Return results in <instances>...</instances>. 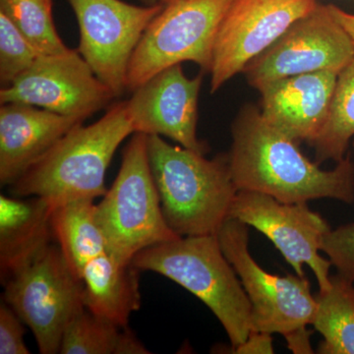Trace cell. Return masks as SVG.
I'll return each instance as SVG.
<instances>
[{"label":"cell","mask_w":354,"mask_h":354,"mask_svg":"<svg viewBox=\"0 0 354 354\" xmlns=\"http://www.w3.org/2000/svg\"><path fill=\"white\" fill-rule=\"evenodd\" d=\"M232 135L228 162L237 190L255 191L290 204L317 199L354 203V162L349 156L333 169H321L253 104L237 114Z\"/></svg>","instance_id":"obj_1"},{"label":"cell","mask_w":354,"mask_h":354,"mask_svg":"<svg viewBox=\"0 0 354 354\" xmlns=\"http://www.w3.org/2000/svg\"><path fill=\"white\" fill-rule=\"evenodd\" d=\"M288 348L293 353H312L311 344H310V332L307 328H302L286 335Z\"/></svg>","instance_id":"obj_28"},{"label":"cell","mask_w":354,"mask_h":354,"mask_svg":"<svg viewBox=\"0 0 354 354\" xmlns=\"http://www.w3.org/2000/svg\"><path fill=\"white\" fill-rule=\"evenodd\" d=\"M316 0H234L221 21L211 71L216 93L264 53L295 21L311 11Z\"/></svg>","instance_id":"obj_13"},{"label":"cell","mask_w":354,"mask_h":354,"mask_svg":"<svg viewBox=\"0 0 354 354\" xmlns=\"http://www.w3.org/2000/svg\"><path fill=\"white\" fill-rule=\"evenodd\" d=\"M321 251L337 274L354 283V223L330 230L324 236Z\"/></svg>","instance_id":"obj_25"},{"label":"cell","mask_w":354,"mask_h":354,"mask_svg":"<svg viewBox=\"0 0 354 354\" xmlns=\"http://www.w3.org/2000/svg\"><path fill=\"white\" fill-rule=\"evenodd\" d=\"M353 149H354V139L353 140Z\"/></svg>","instance_id":"obj_31"},{"label":"cell","mask_w":354,"mask_h":354,"mask_svg":"<svg viewBox=\"0 0 354 354\" xmlns=\"http://www.w3.org/2000/svg\"><path fill=\"white\" fill-rule=\"evenodd\" d=\"M80 30L78 51L114 97L127 88L130 60L164 4L138 6L122 0H67Z\"/></svg>","instance_id":"obj_10"},{"label":"cell","mask_w":354,"mask_h":354,"mask_svg":"<svg viewBox=\"0 0 354 354\" xmlns=\"http://www.w3.org/2000/svg\"><path fill=\"white\" fill-rule=\"evenodd\" d=\"M202 82V74L189 78L181 64H176L135 88L127 101L133 131L167 137L184 148L206 155L209 147L197 136Z\"/></svg>","instance_id":"obj_14"},{"label":"cell","mask_w":354,"mask_h":354,"mask_svg":"<svg viewBox=\"0 0 354 354\" xmlns=\"http://www.w3.org/2000/svg\"><path fill=\"white\" fill-rule=\"evenodd\" d=\"M6 304L32 330L39 353H59L72 318L86 308L82 279L50 243L2 283Z\"/></svg>","instance_id":"obj_7"},{"label":"cell","mask_w":354,"mask_h":354,"mask_svg":"<svg viewBox=\"0 0 354 354\" xmlns=\"http://www.w3.org/2000/svg\"><path fill=\"white\" fill-rule=\"evenodd\" d=\"M146 6H156V4H164L165 0H142Z\"/></svg>","instance_id":"obj_30"},{"label":"cell","mask_w":354,"mask_h":354,"mask_svg":"<svg viewBox=\"0 0 354 354\" xmlns=\"http://www.w3.org/2000/svg\"><path fill=\"white\" fill-rule=\"evenodd\" d=\"M330 7L335 19L339 21V24L346 30L354 44V14L346 12L335 6H330Z\"/></svg>","instance_id":"obj_29"},{"label":"cell","mask_w":354,"mask_h":354,"mask_svg":"<svg viewBox=\"0 0 354 354\" xmlns=\"http://www.w3.org/2000/svg\"><path fill=\"white\" fill-rule=\"evenodd\" d=\"M20 317L7 304L0 305V354H29Z\"/></svg>","instance_id":"obj_26"},{"label":"cell","mask_w":354,"mask_h":354,"mask_svg":"<svg viewBox=\"0 0 354 354\" xmlns=\"http://www.w3.org/2000/svg\"><path fill=\"white\" fill-rule=\"evenodd\" d=\"M106 251L132 263L140 251L178 239L167 225L148 152V135L133 133L120 171L95 209Z\"/></svg>","instance_id":"obj_5"},{"label":"cell","mask_w":354,"mask_h":354,"mask_svg":"<svg viewBox=\"0 0 354 354\" xmlns=\"http://www.w3.org/2000/svg\"><path fill=\"white\" fill-rule=\"evenodd\" d=\"M337 72L286 77L261 91L263 116L298 143L313 144L329 114Z\"/></svg>","instance_id":"obj_15"},{"label":"cell","mask_w":354,"mask_h":354,"mask_svg":"<svg viewBox=\"0 0 354 354\" xmlns=\"http://www.w3.org/2000/svg\"><path fill=\"white\" fill-rule=\"evenodd\" d=\"M234 1L165 0L133 53L127 90L132 92L158 72L184 62L209 73L218 28Z\"/></svg>","instance_id":"obj_6"},{"label":"cell","mask_w":354,"mask_h":354,"mask_svg":"<svg viewBox=\"0 0 354 354\" xmlns=\"http://www.w3.org/2000/svg\"><path fill=\"white\" fill-rule=\"evenodd\" d=\"M92 199L73 200L53 207L51 230L58 246L74 272H81L88 262L106 252V242L97 218Z\"/></svg>","instance_id":"obj_19"},{"label":"cell","mask_w":354,"mask_h":354,"mask_svg":"<svg viewBox=\"0 0 354 354\" xmlns=\"http://www.w3.org/2000/svg\"><path fill=\"white\" fill-rule=\"evenodd\" d=\"M39 50L0 11V83L7 87L36 62Z\"/></svg>","instance_id":"obj_24"},{"label":"cell","mask_w":354,"mask_h":354,"mask_svg":"<svg viewBox=\"0 0 354 354\" xmlns=\"http://www.w3.org/2000/svg\"><path fill=\"white\" fill-rule=\"evenodd\" d=\"M84 121L19 102L0 108V183L12 185L67 132Z\"/></svg>","instance_id":"obj_16"},{"label":"cell","mask_w":354,"mask_h":354,"mask_svg":"<svg viewBox=\"0 0 354 354\" xmlns=\"http://www.w3.org/2000/svg\"><path fill=\"white\" fill-rule=\"evenodd\" d=\"M230 218L245 223L267 236L299 277L304 266L315 274L320 291L330 286L332 263L321 255V243L330 227L307 203H283L255 191L239 190Z\"/></svg>","instance_id":"obj_11"},{"label":"cell","mask_w":354,"mask_h":354,"mask_svg":"<svg viewBox=\"0 0 354 354\" xmlns=\"http://www.w3.org/2000/svg\"><path fill=\"white\" fill-rule=\"evenodd\" d=\"M311 325L323 341L321 354H354V283L341 274L330 276V286L316 295Z\"/></svg>","instance_id":"obj_20"},{"label":"cell","mask_w":354,"mask_h":354,"mask_svg":"<svg viewBox=\"0 0 354 354\" xmlns=\"http://www.w3.org/2000/svg\"><path fill=\"white\" fill-rule=\"evenodd\" d=\"M272 335L268 333L251 330L250 335L239 346L230 348L236 354H272L274 353Z\"/></svg>","instance_id":"obj_27"},{"label":"cell","mask_w":354,"mask_h":354,"mask_svg":"<svg viewBox=\"0 0 354 354\" xmlns=\"http://www.w3.org/2000/svg\"><path fill=\"white\" fill-rule=\"evenodd\" d=\"M53 206L39 197L29 200L0 197L1 281L30 262L53 237Z\"/></svg>","instance_id":"obj_17"},{"label":"cell","mask_w":354,"mask_h":354,"mask_svg":"<svg viewBox=\"0 0 354 354\" xmlns=\"http://www.w3.org/2000/svg\"><path fill=\"white\" fill-rule=\"evenodd\" d=\"M59 353L145 354L150 351L127 328L118 327L84 308L67 324Z\"/></svg>","instance_id":"obj_21"},{"label":"cell","mask_w":354,"mask_h":354,"mask_svg":"<svg viewBox=\"0 0 354 354\" xmlns=\"http://www.w3.org/2000/svg\"><path fill=\"white\" fill-rule=\"evenodd\" d=\"M216 236L250 302L251 330L286 337L311 325L317 301L306 277L265 271L251 255L248 230L241 221L227 218Z\"/></svg>","instance_id":"obj_8"},{"label":"cell","mask_w":354,"mask_h":354,"mask_svg":"<svg viewBox=\"0 0 354 354\" xmlns=\"http://www.w3.org/2000/svg\"><path fill=\"white\" fill-rule=\"evenodd\" d=\"M133 133L127 101L113 104L92 124L72 128L9 186V191L16 198H43L53 207L104 196L109 164Z\"/></svg>","instance_id":"obj_2"},{"label":"cell","mask_w":354,"mask_h":354,"mask_svg":"<svg viewBox=\"0 0 354 354\" xmlns=\"http://www.w3.org/2000/svg\"><path fill=\"white\" fill-rule=\"evenodd\" d=\"M353 55V39L335 19L330 6L317 3L251 60L242 73L247 83L261 92L286 77L317 71L339 73Z\"/></svg>","instance_id":"obj_9"},{"label":"cell","mask_w":354,"mask_h":354,"mask_svg":"<svg viewBox=\"0 0 354 354\" xmlns=\"http://www.w3.org/2000/svg\"><path fill=\"white\" fill-rule=\"evenodd\" d=\"M139 271L155 272L207 305L227 332L232 348L251 333V305L218 236H183L148 247L132 259Z\"/></svg>","instance_id":"obj_4"},{"label":"cell","mask_w":354,"mask_h":354,"mask_svg":"<svg viewBox=\"0 0 354 354\" xmlns=\"http://www.w3.org/2000/svg\"><path fill=\"white\" fill-rule=\"evenodd\" d=\"M114 95L78 50L41 55L13 83L0 90V104L19 102L85 121Z\"/></svg>","instance_id":"obj_12"},{"label":"cell","mask_w":354,"mask_h":354,"mask_svg":"<svg viewBox=\"0 0 354 354\" xmlns=\"http://www.w3.org/2000/svg\"><path fill=\"white\" fill-rule=\"evenodd\" d=\"M0 11L41 55H57L69 50L53 22V0H0Z\"/></svg>","instance_id":"obj_23"},{"label":"cell","mask_w":354,"mask_h":354,"mask_svg":"<svg viewBox=\"0 0 354 354\" xmlns=\"http://www.w3.org/2000/svg\"><path fill=\"white\" fill-rule=\"evenodd\" d=\"M148 152L162 215L172 232L181 237L218 234L239 191L228 153L208 160L158 135L148 136Z\"/></svg>","instance_id":"obj_3"},{"label":"cell","mask_w":354,"mask_h":354,"mask_svg":"<svg viewBox=\"0 0 354 354\" xmlns=\"http://www.w3.org/2000/svg\"><path fill=\"white\" fill-rule=\"evenodd\" d=\"M354 139V55L337 74L327 120L312 147L315 162H341Z\"/></svg>","instance_id":"obj_22"},{"label":"cell","mask_w":354,"mask_h":354,"mask_svg":"<svg viewBox=\"0 0 354 354\" xmlns=\"http://www.w3.org/2000/svg\"><path fill=\"white\" fill-rule=\"evenodd\" d=\"M139 270L108 251L87 263L81 272L86 308L95 315L127 328L130 316L139 310Z\"/></svg>","instance_id":"obj_18"}]
</instances>
